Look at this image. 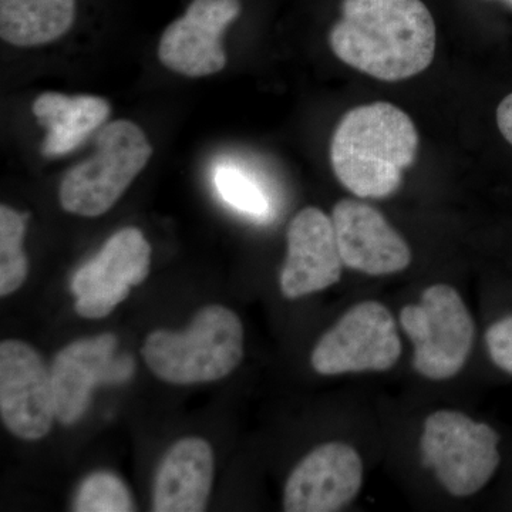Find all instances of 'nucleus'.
I'll return each mask as SVG.
<instances>
[{"label":"nucleus","mask_w":512,"mask_h":512,"mask_svg":"<svg viewBox=\"0 0 512 512\" xmlns=\"http://www.w3.org/2000/svg\"><path fill=\"white\" fill-rule=\"evenodd\" d=\"M329 42L343 63L383 82L426 70L436 53V23L421 0H343Z\"/></svg>","instance_id":"f257e3e1"},{"label":"nucleus","mask_w":512,"mask_h":512,"mask_svg":"<svg viewBox=\"0 0 512 512\" xmlns=\"http://www.w3.org/2000/svg\"><path fill=\"white\" fill-rule=\"evenodd\" d=\"M419 134L394 104H366L336 127L330 161L346 190L360 198H386L399 190L404 170L416 160Z\"/></svg>","instance_id":"f03ea898"},{"label":"nucleus","mask_w":512,"mask_h":512,"mask_svg":"<svg viewBox=\"0 0 512 512\" xmlns=\"http://www.w3.org/2000/svg\"><path fill=\"white\" fill-rule=\"evenodd\" d=\"M141 353L148 369L164 382H215L234 372L241 363L244 326L231 309L205 306L184 332L150 333Z\"/></svg>","instance_id":"7ed1b4c3"},{"label":"nucleus","mask_w":512,"mask_h":512,"mask_svg":"<svg viewBox=\"0 0 512 512\" xmlns=\"http://www.w3.org/2000/svg\"><path fill=\"white\" fill-rule=\"evenodd\" d=\"M151 156L153 148L137 124L113 121L97 136L96 153L64 175L59 191L63 210L89 218L106 214Z\"/></svg>","instance_id":"20e7f679"},{"label":"nucleus","mask_w":512,"mask_h":512,"mask_svg":"<svg viewBox=\"0 0 512 512\" xmlns=\"http://www.w3.org/2000/svg\"><path fill=\"white\" fill-rule=\"evenodd\" d=\"M500 436L493 427L457 410H439L424 421L421 463L453 497H470L490 483L500 466Z\"/></svg>","instance_id":"39448f33"},{"label":"nucleus","mask_w":512,"mask_h":512,"mask_svg":"<svg viewBox=\"0 0 512 512\" xmlns=\"http://www.w3.org/2000/svg\"><path fill=\"white\" fill-rule=\"evenodd\" d=\"M400 325L414 346L413 366L430 380H447L466 366L476 339L473 316L456 288L431 285L420 303L400 311Z\"/></svg>","instance_id":"423d86ee"},{"label":"nucleus","mask_w":512,"mask_h":512,"mask_svg":"<svg viewBox=\"0 0 512 512\" xmlns=\"http://www.w3.org/2000/svg\"><path fill=\"white\" fill-rule=\"evenodd\" d=\"M402 356L392 312L376 301L356 303L313 348V370L323 376L386 372Z\"/></svg>","instance_id":"0eeeda50"},{"label":"nucleus","mask_w":512,"mask_h":512,"mask_svg":"<svg viewBox=\"0 0 512 512\" xmlns=\"http://www.w3.org/2000/svg\"><path fill=\"white\" fill-rule=\"evenodd\" d=\"M0 416L22 440L43 439L56 419L52 373L28 343H0Z\"/></svg>","instance_id":"6e6552de"},{"label":"nucleus","mask_w":512,"mask_h":512,"mask_svg":"<svg viewBox=\"0 0 512 512\" xmlns=\"http://www.w3.org/2000/svg\"><path fill=\"white\" fill-rule=\"evenodd\" d=\"M150 265L151 247L143 232L134 227L120 229L74 274V309L83 318H104L130 295L133 286L144 282Z\"/></svg>","instance_id":"1a4fd4ad"},{"label":"nucleus","mask_w":512,"mask_h":512,"mask_svg":"<svg viewBox=\"0 0 512 512\" xmlns=\"http://www.w3.org/2000/svg\"><path fill=\"white\" fill-rule=\"evenodd\" d=\"M117 338L111 333L79 339L60 350L52 369L56 419L77 423L89 409L94 387L101 383H124L134 373L133 357L116 356Z\"/></svg>","instance_id":"9d476101"},{"label":"nucleus","mask_w":512,"mask_h":512,"mask_svg":"<svg viewBox=\"0 0 512 512\" xmlns=\"http://www.w3.org/2000/svg\"><path fill=\"white\" fill-rule=\"evenodd\" d=\"M363 461L343 441H328L299 461L286 480L284 510L335 512L352 503L362 490Z\"/></svg>","instance_id":"9b49d317"},{"label":"nucleus","mask_w":512,"mask_h":512,"mask_svg":"<svg viewBox=\"0 0 512 512\" xmlns=\"http://www.w3.org/2000/svg\"><path fill=\"white\" fill-rule=\"evenodd\" d=\"M241 13L239 0H192L183 18L171 23L158 45V59L187 77L221 72L227 64L222 35Z\"/></svg>","instance_id":"f8f14e48"},{"label":"nucleus","mask_w":512,"mask_h":512,"mask_svg":"<svg viewBox=\"0 0 512 512\" xmlns=\"http://www.w3.org/2000/svg\"><path fill=\"white\" fill-rule=\"evenodd\" d=\"M343 265L370 276L399 274L409 268L412 251L376 208L342 200L332 212Z\"/></svg>","instance_id":"ddd939ff"},{"label":"nucleus","mask_w":512,"mask_h":512,"mask_svg":"<svg viewBox=\"0 0 512 512\" xmlns=\"http://www.w3.org/2000/svg\"><path fill=\"white\" fill-rule=\"evenodd\" d=\"M286 239L288 255L279 279L285 298H303L338 284L345 265L332 218L319 208H305L289 224Z\"/></svg>","instance_id":"4468645a"},{"label":"nucleus","mask_w":512,"mask_h":512,"mask_svg":"<svg viewBox=\"0 0 512 512\" xmlns=\"http://www.w3.org/2000/svg\"><path fill=\"white\" fill-rule=\"evenodd\" d=\"M214 451L200 437L178 440L165 454L153 488V511L201 512L210 500Z\"/></svg>","instance_id":"2eb2a0df"},{"label":"nucleus","mask_w":512,"mask_h":512,"mask_svg":"<svg viewBox=\"0 0 512 512\" xmlns=\"http://www.w3.org/2000/svg\"><path fill=\"white\" fill-rule=\"evenodd\" d=\"M40 126L47 130L42 153L59 157L80 146L110 114V104L96 96L43 93L32 106Z\"/></svg>","instance_id":"dca6fc26"},{"label":"nucleus","mask_w":512,"mask_h":512,"mask_svg":"<svg viewBox=\"0 0 512 512\" xmlns=\"http://www.w3.org/2000/svg\"><path fill=\"white\" fill-rule=\"evenodd\" d=\"M76 0H0V36L9 45L55 42L72 28Z\"/></svg>","instance_id":"f3484780"},{"label":"nucleus","mask_w":512,"mask_h":512,"mask_svg":"<svg viewBox=\"0 0 512 512\" xmlns=\"http://www.w3.org/2000/svg\"><path fill=\"white\" fill-rule=\"evenodd\" d=\"M26 217L6 205L0 207V295L18 291L28 278L29 262L23 251Z\"/></svg>","instance_id":"a211bd4d"},{"label":"nucleus","mask_w":512,"mask_h":512,"mask_svg":"<svg viewBox=\"0 0 512 512\" xmlns=\"http://www.w3.org/2000/svg\"><path fill=\"white\" fill-rule=\"evenodd\" d=\"M214 183L222 200L232 208L256 220H266L271 214V202L254 178L232 165H220L215 170Z\"/></svg>","instance_id":"6ab92c4d"},{"label":"nucleus","mask_w":512,"mask_h":512,"mask_svg":"<svg viewBox=\"0 0 512 512\" xmlns=\"http://www.w3.org/2000/svg\"><path fill=\"white\" fill-rule=\"evenodd\" d=\"M73 510L77 512H130L134 508L133 497L127 485L109 471L90 474L80 485Z\"/></svg>","instance_id":"aec40b11"},{"label":"nucleus","mask_w":512,"mask_h":512,"mask_svg":"<svg viewBox=\"0 0 512 512\" xmlns=\"http://www.w3.org/2000/svg\"><path fill=\"white\" fill-rule=\"evenodd\" d=\"M485 342L494 365L512 375V315L493 323L487 330Z\"/></svg>","instance_id":"412c9836"},{"label":"nucleus","mask_w":512,"mask_h":512,"mask_svg":"<svg viewBox=\"0 0 512 512\" xmlns=\"http://www.w3.org/2000/svg\"><path fill=\"white\" fill-rule=\"evenodd\" d=\"M497 124L505 140L512 146V93L508 94L497 109Z\"/></svg>","instance_id":"4be33fe9"},{"label":"nucleus","mask_w":512,"mask_h":512,"mask_svg":"<svg viewBox=\"0 0 512 512\" xmlns=\"http://www.w3.org/2000/svg\"><path fill=\"white\" fill-rule=\"evenodd\" d=\"M504 3H507L510 8H512V0H503Z\"/></svg>","instance_id":"5701e85b"}]
</instances>
